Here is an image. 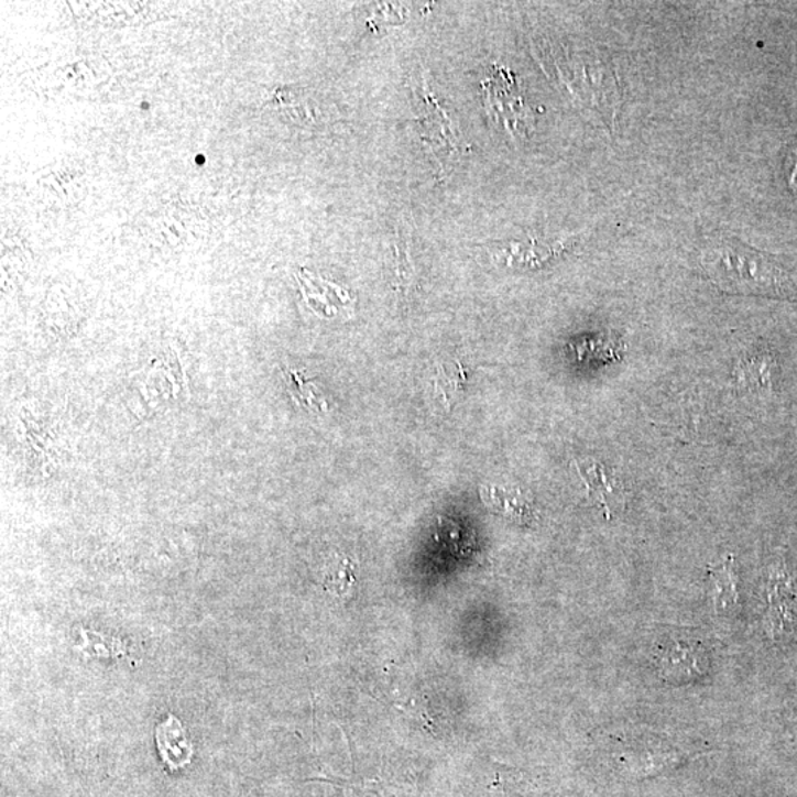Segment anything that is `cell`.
<instances>
[{
	"label": "cell",
	"mask_w": 797,
	"mask_h": 797,
	"mask_svg": "<svg viewBox=\"0 0 797 797\" xmlns=\"http://www.w3.org/2000/svg\"><path fill=\"white\" fill-rule=\"evenodd\" d=\"M701 271L728 293L797 301V274L771 255L719 240L700 255Z\"/></svg>",
	"instance_id": "obj_1"
},
{
	"label": "cell",
	"mask_w": 797,
	"mask_h": 797,
	"mask_svg": "<svg viewBox=\"0 0 797 797\" xmlns=\"http://www.w3.org/2000/svg\"><path fill=\"white\" fill-rule=\"evenodd\" d=\"M565 54L556 61L560 80L575 101L585 110L592 111L598 121L613 133L622 103V90L613 65L596 52Z\"/></svg>",
	"instance_id": "obj_2"
},
{
	"label": "cell",
	"mask_w": 797,
	"mask_h": 797,
	"mask_svg": "<svg viewBox=\"0 0 797 797\" xmlns=\"http://www.w3.org/2000/svg\"><path fill=\"white\" fill-rule=\"evenodd\" d=\"M766 610V623L771 634L788 635L797 627V570L782 556L774 557L765 566L762 579Z\"/></svg>",
	"instance_id": "obj_3"
},
{
	"label": "cell",
	"mask_w": 797,
	"mask_h": 797,
	"mask_svg": "<svg viewBox=\"0 0 797 797\" xmlns=\"http://www.w3.org/2000/svg\"><path fill=\"white\" fill-rule=\"evenodd\" d=\"M414 94L424 107V116L418 120L424 140L430 142L432 145L439 146L446 157H458L466 150L458 123L446 112L439 99L432 95L426 77L422 76V79L418 80Z\"/></svg>",
	"instance_id": "obj_4"
},
{
	"label": "cell",
	"mask_w": 797,
	"mask_h": 797,
	"mask_svg": "<svg viewBox=\"0 0 797 797\" xmlns=\"http://www.w3.org/2000/svg\"><path fill=\"white\" fill-rule=\"evenodd\" d=\"M155 743L163 764L171 771L182 769L193 761V743L175 714H168L166 721L155 728Z\"/></svg>",
	"instance_id": "obj_5"
},
{
	"label": "cell",
	"mask_w": 797,
	"mask_h": 797,
	"mask_svg": "<svg viewBox=\"0 0 797 797\" xmlns=\"http://www.w3.org/2000/svg\"><path fill=\"white\" fill-rule=\"evenodd\" d=\"M480 495L493 513L517 523H528L534 517L531 498L518 488L482 487Z\"/></svg>",
	"instance_id": "obj_6"
},
{
	"label": "cell",
	"mask_w": 797,
	"mask_h": 797,
	"mask_svg": "<svg viewBox=\"0 0 797 797\" xmlns=\"http://www.w3.org/2000/svg\"><path fill=\"white\" fill-rule=\"evenodd\" d=\"M713 604L719 613L730 614L739 605V582L733 558L712 571Z\"/></svg>",
	"instance_id": "obj_7"
},
{
	"label": "cell",
	"mask_w": 797,
	"mask_h": 797,
	"mask_svg": "<svg viewBox=\"0 0 797 797\" xmlns=\"http://www.w3.org/2000/svg\"><path fill=\"white\" fill-rule=\"evenodd\" d=\"M501 258L509 264H539L553 258L556 245L543 244L538 240L513 241L501 251Z\"/></svg>",
	"instance_id": "obj_8"
},
{
	"label": "cell",
	"mask_w": 797,
	"mask_h": 797,
	"mask_svg": "<svg viewBox=\"0 0 797 797\" xmlns=\"http://www.w3.org/2000/svg\"><path fill=\"white\" fill-rule=\"evenodd\" d=\"M394 250H396L397 287L405 293L414 275L413 259H411V228L406 220L398 225Z\"/></svg>",
	"instance_id": "obj_9"
},
{
	"label": "cell",
	"mask_w": 797,
	"mask_h": 797,
	"mask_svg": "<svg viewBox=\"0 0 797 797\" xmlns=\"http://www.w3.org/2000/svg\"><path fill=\"white\" fill-rule=\"evenodd\" d=\"M463 379H466V372H463L461 363L440 362L435 376L436 394H441L445 404H449L461 390Z\"/></svg>",
	"instance_id": "obj_10"
},
{
	"label": "cell",
	"mask_w": 797,
	"mask_h": 797,
	"mask_svg": "<svg viewBox=\"0 0 797 797\" xmlns=\"http://www.w3.org/2000/svg\"><path fill=\"white\" fill-rule=\"evenodd\" d=\"M786 176L788 188H790L793 193L797 194V137L795 142H793L790 151H788Z\"/></svg>",
	"instance_id": "obj_11"
}]
</instances>
